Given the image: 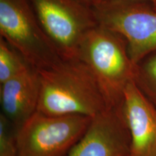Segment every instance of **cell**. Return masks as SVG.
<instances>
[{
	"instance_id": "10",
	"label": "cell",
	"mask_w": 156,
	"mask_h": 156,
	"mask_svg": "<svg viewBox=\"0 0 156 156\" xmlns=\"http://www.w3.org/2000/svg\"><path fill=\"white\" fill-rule=\"evenodd\" d=\"M2 38L0 39V83L2 84L26 69L29 64L26 63L16 51Z\"/></svg>"
},
{
	"instance_id": "2",
	"label": "cell",
	"mask_w": 156,
	"mask_h": 156,
	"mask_svg": "<svg viewBox=\"0 0 156 156\" xmlns=\"http://www.w3.org/2000/svg\"><path fill=\"white\" fill-rule=\"evenodd\" d=\"M122 38L98 25L87 33L80 49L79 58L94 76L109 108L122 107L126 85L136 75L137 65L130 59Z\"/></svg>"
},
{
	"instance_id": "9",
	"label": "cell",
	"mask_w": 156,
	"mask_h": 156,
	"mask_svg": "<svg viewBox=\"0 0 156 156\" xmlns=\"http://www.w3.org/2000/svg\"><path fill=\"white\" fill-rule=\"evenodd\" d=\"M40 87L38 71L31 66L1 84L0 100L3 114L17 129L37 112Z\"/></svg>"
},
{
	"instance_id": "14",
	"label": "cell",
	"mask_w": 156,
	"mask_h": 156,
	"mask_svg": "<svg viewBox=\"0 0 156 156\" xmlns=\"http://www.w3.org/2000/svg\"><path fill=\"white\" fill-rule=\"evenodd\" d=\"M155 6H156V2H155Z\"/></svg>"
},
{
	"instance_id": "8",
	"label": "cell",
	"mask_w": 156,
	"mask_h": 156,
	"mask_svg": "<svg viewBox=\"0 0 156 156\" xmlns=\"http://www.w3.org/2000/svg\"><path fill=\"white\" fill-rule=\"evenodd\" d=\"M122 111L131 137L129 156H156V107L134 80L124 90Z\"/></svg>"
},
{
	"instance_id": "5",
	"label": "cell",
	"mask_w": 156,
	"mask_h": 156,
	"mask_svg": "<svg viewBox=\"0 0 156 156\" xmlns=\"http://www.w3.org/2000/svg\"><path fill=\"white\" fill-rule=\"evenodd\" d=\"M28 1L61 58H79L84 38L98 25L90 7L80 0Z\"/></svg>"
},
{
	"instance_id": "12",
	"label": "cell",
	"mask_w": 156,
	"mask_h": 156,
	"mask_svg": "<svg viewBox=\"0 0 156 156\" xmlns=\"http://www.w3.org/2000/svg\"><path fill=\"white\" fill-rule=\"evenodd\" d=\"M11 122L5 115L0 116V156H17L15 133L12 132Z\"/></svg>"
},
{
	"instance_id": "6",
	"label": "cell",
	"mask_w": 156,
	"mask_h": 156,
	"mask_svg": "<svg viewBox=\"0 0 156 156\" xmlns=\"http://www.w3.org/2000/svg\"><path fill=\"white\" fill-rule=\"evenodd\" d=\"M88 5L99 26L126 39L134 65L156 51L155 11L120 0H99Z\"/></svg>"
},
{
	"instance_id": "11",
	"label": "cell",
	"mask_w": 156,
	"mask_h": 156,
	"mask_svg": "<svg viewBox=\"0 0 156 156\" xmlns=\"http://www.w3.org/2000/svg\"><path fill=\"white\" fill-rule=\"evenodd\" d=\"M134 81L144 95L156 107V56L136 66Z\"/></svg>"
},
{
	"instance_id": "15",
	"label": "cell",
	"mask_w": 156,
	"mask_h": 156,
	"mask_svg": "<svg viewBox=\"0 0 156 156\" xmlns=\"http://www.w3.org/2000/svg\"><path fill=\"white\" fill-rule=\"evenodd\" d=\"M90 1H92V0H90Z\"/></svg>"
},
{
	"instance_id": "1",
	"label": "cell",
	"mask_w": 156,
	"mask_h": 156,
	"mask_svg": "<svg viewBox=\"0 0 156 156\" xmlns=\"http://www.w3.org/2000/svg\"><path fill=\"white\" fill-rule=\"evenodd\" d=\"M37 71L41 86L37 112L93 118L109 108L94 76L80 58H62Z\"/></svg>"
},
{
	"instance_id": "4",
	"label": "cell",
	"mask_w": 156,
	"mask_h": 156,
	"mask_svg": "<svg viewBox=\"0 0 156 156\" xmlns=\"http://www.w3.org/2000/svg\"><path fill=\"white\" fill-rule=\"evenodd\" d=\"M92 118L35 112L17 129V156H66L81 139Z\"/></svg>"
},
{
	"instance_id": "7",
	"label": "cell",
	"mask_w": 156,
	"mask_h": 156,
	"mask_svg": "<svg viewBox=\"0 0 156 156\" xmlns=\"http://www.w3.org/2000/svg\"><path fill=\"white\" fill-rule=\"evenodd\" d=\"M131 137L122 107L92 118L86 132L66 156H129Z\"/></svg>"
},
{
	"instance_id": "3",
	"label": "cell",
	"mask_w": 156,
	"mask_h": 156,
	"mask_svg": "<svg viewBox=\"0 0 156 156\" xmlns=\"http://www.w3.org/2000/svg\"><path fill=\"white\" fill-rule=\"evenodd\" d=\"M0 34L36 69L49 67L62 59L28 0H0Z\"/></svg>"
},
{
	"instance_id": "13",
	"label": "cell",
	"mask_w": 156,
	"mask_h": 156,
	"mask_svg": "<svg viewBox=\"0 0 156 156\" xmlns=\"http://www.w3.org/2000/svg\"><path fill=\"white\" fill-rule=\"evenodd\" d=\"M95 1H99V0H92V1L90 2H95ZM120 1H127V2H130V1H136V0H120ZM151 1H153L154 3L155 2L156 0H151Z\"/></svg>"
}]
</instances>
